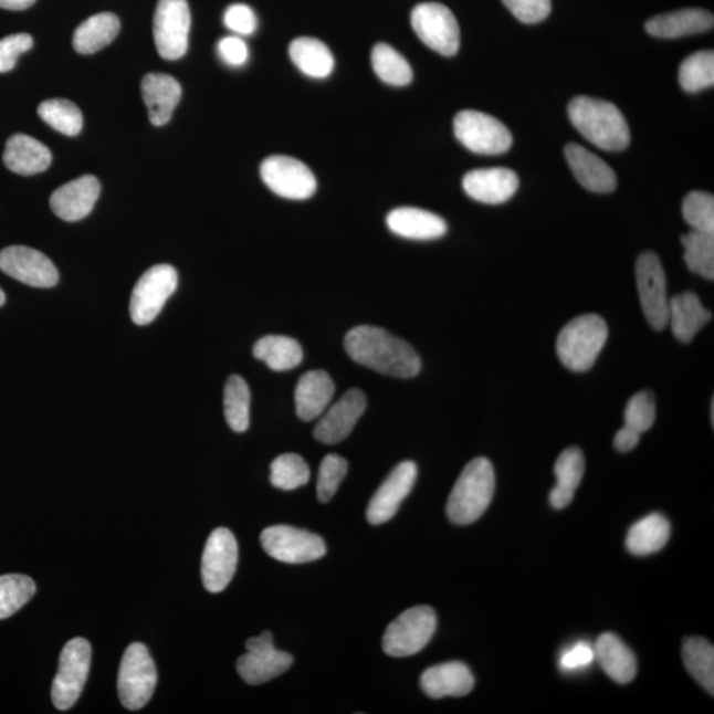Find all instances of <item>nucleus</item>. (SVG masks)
<instances>
[{
    "label": "nucleus",
    "instance_id": "1",
    "mask_svg": "<svg viewBox=\"0 0 714 714\" xmlns=\"http://www.w3.org/2000/svg\"><path fill=\"white\" fill-rule=\"evenodd\" d=\"M345 346L354 361L376 372L401 379L420 374L421 359L416 349L386 329L357 326L347 334Z\"/></svg>",
    "mask_w": 714,
    "mask_h": 714
},
{
    "label": "nucleus",
    "instance_id": "2",
    "mask_svg": "<svg viewBox=\"0 0 714 714\" xmlns=\"http://www.w3.org/2000/svg\"><path fill=\"white\" fill-rule=\"evenodd\" d=\"M573 126L590 144L606 151H622L630 144V129L621 111L608 101L577 97L568 107Z\"/></svg>",
    "mask_w": 714,
    "mask_h": 714
},
{
    "label": "nucleus",
    "instance_id": "3",
    "mask_svg": "<svg viewBox=\"0 0 714 714\" xmlns=\"http://www.w3.org/2000/svg\"><path fill=\"white\" fill-rule=\"evenodd\" d=\"M495 493V471L487 458H475L462 471L449 496L448 516L458 525H468L487 511Z\"/></svg>",
    "mask_w": 714,
    "mask_h": 714
},
{
    "label": "nucleus",
    "instance_id": "4",
    "mask_svg": "<svg viewBox=\"0 0 714 714\" xmlns=\"http://www.w3.org/2000/svg\"><path fill=\"white\" fill-rule=\"evenodd\" d=\"M608 336L609 328L601 316L597 314L577 316L558 335V359L570 370L585 372L595 366Z\"/></svg>",
    "mask_w": 714,
    "mask_h": 714
},
{
    "label": "nucleus",
    "instance_id": "5",
    "mask_svg": "<svg viewBox=\"0 0 714 714\" xmlns=\"http://www.w3.org/2000/svg\"><path fill=\"white\" fill-rule=\"evenodd\" d=\"M435 629V611L429 606H416L403 611L388 626L382 638V650L392 658L413 657L426 649Z\"/></svg>",
    "mask_w": 714,
    "mask_h": 714
},
{
    "label": "nucleus",
    "instance_id": "6",
    "mask_svg": "<svg viewBox=\"0 0 714 714\" xmlns=\"http://www.w3.org/2000/svg\"><path fill=\"white\" fill-rule=\"evenodd\" d=\"M158 675L154 660L143 643L127 647L118 673V696L126 710L138 711L150 702Z\"/></svg>",
    "mask_w": 714,
    "mask_h": 714
},
{
    "label": "nucleus",
    "instance_id": "7",
    "mask_svg": "<svg viewBox=\"0 0 714 714\" xmlns=\"http://www.w3.org/2000/svg\"><path fill=\"white\" fill-rule=\"evenodd\" d=\"M92 649L86 639L74 638L64 645L51 692L59 711H69L76 704L90 675Z\"/></svg>",
    "mask_w": 714,
    "mask_h": 714
},
{
    "label": "nucleus",
    "instance_id": "8",
    "mask_svg": "<svg viewBox=\"0 0 714 714\" xmlns=\"http://www.w3.org/2000/svg\"><path fill=\"white\" fill-rule=\"evenodd\" d=\"M412 27L421 42L442 56L456 55L461 31L454 13L441 3H421L412 11Z\"/></svg>",
    "mask_w": 714,
    "mask_h": 714
},
{
    "label": "nucleus",
    "instance_id": "9",
    "mask_svg": "<svg viewBox=\"0 0 714 714\" xmlns=\"http://www.w3.org/2000/svg\"><path fill=\"white\" fill-rule=\"evenodd\" d=\"M178 282L177 269L171 265L148 269L132 293V321L138 326H146L157 319L168 298L177 292Z\"/></svg>",
    "mask_w": 714,
    "mask_h": 714
},
{
    "label": "nucleus",
    "instance_id": "10",
    "mask_svg": "<svg viewBox=\"0 0 714 714\" xmlns=\"http://www.w3.org/2000/svg\"><path fill=\"white\" fill-rule=\"evenodd\" d=\"M454 133L471 153L501 155L512 146L511 132L500 119L477 111H462L454 118Z\"/></svg>",
    "mask_w": 714,
    "mask_h": 714
},
{
    "label": "nucleus",
    "instance_id": "11",
    "mask_svg": "<svg viewBox=\"0 0 714 714\" xmlns=\"http://www.w3.org/2000/svg\"><path fill=\"white\" fill-rule=\"evenodd\" d=\"M266 554L285 564H305L326 555V544L318 535L290 525H273L261 534Z\"/></svg>",
    "mask_w": 714,
    "mask_h": 714
},
{
    "label": "nucleus",
    "instance_id": "12",
    "mask_svg": "<svg viewBox=\"0 0 714 714\" xmlns=\"http://www.w3.org/2000/svg\"><path fill=\"white\" fill-rule=\"evenodd\" d=\"M190 29L191 11L187 0H159L154 17V40L161 57H183Z\"/></svg>",
    "mask_w": 714,
    "mask_h": 714
},
{
    "label": "nucleus",
    "instance_id": "13",
    "mask_svg": "<svg viewBox=\"0 0 714 714\" xmlns=\"http://www.w3.org/2000/svg\"><path fill=\"white\" fill-rule=\"evenodd\" d=\"M245 647L246 652L238 660V672L248 684L271 682L288 671L294 663L290 653L275 649L271 631L248 639Z\"/></svg>",
    "mask_w": 714,
    "mask_h": 714
},
{
    "label": "nucleus",
    "instance_id": "14",
    "mask_svg": "<svg viewBox=\"0 0 714 714\" xmlns=\"http://www.w3.org/2000/svg\"><path fill=\"white\" fill-rule=\"evenodd\" d=\"M637 282L645 319L655 329L669 326L670 298L662 262L652 252H644L637 261Z\"/></svg>",
    "mask_w": 714,
    "mask_h": 714
},
{
    "label": "nucleus",
    "instance_id": "15",
    "mask_svg": "<svg viewBox=\"0 0 714 714\" xmlns=\"http://www.w3.org/2000/svg\"><path fill=\"white\" fill-rule=\"evenodd\" d=\"M261 178L274 193L290 200H305L316 191L312 170L302 161L285 155H273L262 161Z\"/></svg>",
    "mask_w": 714,
    "mask_h": 714
},
{
    "label": "nucleus",
    "instance_id": "16",
    "mask_svg": "<svg viewBox=\"0 0 714 714\" xmlns=\"http://www.w3.org/2000/svg\"><path fill=\"white\" fill-rule=\"evenodd\" d=\"M239 547L231 531L214 529L208 537L203 558H201V578L204 588L210 592H220L231 584L238 568Z\"/></svg>",
    "mask_w": 714,
    "mask_h": 714
},
{
    "label": "nucleus",
    "instance_id": "17",
    "mask_svg": "<svg viewBox=\"0 0 714 714\" xmlns=\"http://www.w3.org/2000/svg\"><path fill=\"white\" fill-rule=\"evenodd\" d=\"M0 271L22 284L46 288L57 284L59 272L42 252L29 246H9L0 252Z\"/></svg>",
    "mask_w": 714,
    "mask_h": 714
},
{
    "label": "nucleus",
    "instance_id": "18",
    "mask_svg": "<svg viewBox=\"0 0 714 714\" xmlns=\"http://www.w3.org/2000/svg\"><path fill=\"white\" fill-rule=\"evenodd\" d=\"M417 480V464L406 461L397 464L392 473L376 491L367 510L370 524L380 525L392 518L406 497L412 493Z\"/></svg>",
    "mask_w": 714,
    "mask_h": 714
},
{
    "label": "nucleus",
    "instance_id": "19",
    "mask_svg": "<svg viewBox=\"0 0 714 714\" xmlns=\"http://www.w3.org/2000/svg\"><path fill=\"white\" fill-rule=\"evenodd\" d=\"M367 397L360 389L348 390L332 408H327L314 430V437L322 443L336 444L353 433L357 421L366 412Z\"/></svg>",
    "mask_w": 714,
    "mask_h": 714
},
{
    "label": "nucleus",
    "instance_id": "20",
    "mask_svg": "<svg viewBox=\"0 0 714 714\" xmlns=\"http://www.w3.org/2000/svg\"><path fill=\"white\" fill-rule=\"evenodd\" d=\"M101 192L99 181L93 175L74 179L52 193L50 204L53 213L64 221L86 218L96 206Z\"/></svg>",
    "mask_w": 714,
    "mask_h": 714
},
{
    "label": "nucleus",
    "instance_id": "21",
    "mask_svg": "<svg viewBox=\"0 0 714 714\" xmlns=\"http://www.w3.org/2000/svg\"><path fill=\"white\" fill-rule=\"evenodd\" d=\"M518 178L510 168H483L463 178V190L471 199L484 204H503L516 193Z\"/></svg>",
    "mask_w": 714,
    "mask_h": 714
},
{
    "label": "nucleus",
    "instance_id": "22",
    "mask_svg": "<svg viewBox=\"0 0 714 714\" xmlns=\"http://www.w3.org/2000/svg\"><path fill=\"white\" fill-rule=\"evenodd\" d=\"M570 170L579 185L591 192L609 193L617 188V175L601 158L581 145L569 144L565 147Z\"/></svg>",
    "mask_w": 714,
    "mask_h": 714
},
{
    "label": "nucleus",
    "instance_id": "23",
    "mask_svg": "<svg viewBox=\"0 0 714 714\" xmlns=\"http://www.w3.org/2000/svg\"><path fill=\"white\" fill-rule=\"evenodd\" d=\"M420 684L430 699L462 697L473 691L475 679L466 664L450 662L430 666L422 673Z\"/></svg>",
    "mask_w": 714,
    "mask_h": 714
},
{
    "label": "nucleus",
    "instance_id": "24",
    "mask_svg": "<svg viewBox=\"0 0 714 714\" xmlns=\"http://www.w3.org/2000/svg\"><path fill=\"white\" fill-rule=\"evenodd\" d=\"M335 386L325 370H309L296 384L295 408L302 421L318 419L332 402Z\"/></svg>",
    "mask_w": 714,
    "mask_h": 714
},
{
    "label": "nucleus",
    "instance_id": "25",
    "mask_svg": "<svg viewBox=\"0 0 714 714\" xmlns=\"http://www.w3.org/2000/svg\"><path fill=\"white\" fill-rule=\"evenodd\" d=\"M143 96L154 126H164L171 119L181 98L177 80L164 73H148L143 80Z\"/></svg>",
    "mask_w": 714,
    "mask_h": 714
},
{
    "label": "nucleus",
    "instance_id": "26",
    "mask_svg": "<svg viewBox=\"0 0 714 714\" xmlns=\"http://www.w3.org/2000/svg\"><path fill=\"white\" fill-rule=\"evenodd\" d=\"M387 225L397 235L410 240H435L447 234L448 225L440 216L420 208H397L388 214Z\"/></svg>",
    "mask_w": 714,
    "mask_h": 714
},
{
    "label": "nucleus",
    "instance_id": "27",
    "mask_svg": "<svg viewBox=\"0 0 714 714\" xmlns=\"http://www.w3.org/2000/svg\"><path fill=\"white\" fill-rule=\"evenodd\" d=\"M713 13L702 9H685L653 17L645 23V31L660 39L695 35L713 29Z\"/></svg>",
    "mask_w": 714,
    "mask_h": 714
},
{
    "label": "nucleus",
    "instance_id": "28",
    "mask_svg": "<svg viewBox=\"0 0 714 714\" xmlns=\"http://www.w3.org/2000/svg\"><path fill=\"white\" fill-rule=\"evenodd\" d=\"M592 647L598 664L611 680L619 684H628L634 680L638 670L634 652L616 634L606 632Z\"/></svg>",
    "mask_w": 714,
    "mask_h": 714
},
{
    "label": "nucleus",
    "instance_id": "29",
    "mask_svg": "<svg viewBox=\"0 0 714 714\" xmlns=\"http://www.w3.org/2000/svg\"><path fill=\"white\" fill-rule=\"evenodd\" d=\"M3 161L10 171L19 175H36L51 166L50 148L25 134H15L7 140Z\"/></svg>",
    "mask_w": 714,
    "mask_h": 714
},
{
    "label": "nucleus",
    "instance_id": "30",
    "mask_svg": "<svg viewBox=\"0 0 714 714\" xmlns=\"http://www.w3.org/2000/svg\"><path fill=\"white\" fill-rule=\"evenodd\" d=\"M711 319L712 313L695 293L685 292L670 300L669 326L680 342L690 343Z\"/></svg>",
    "mask_w": 714,
    "mask_h": 714
},
{
    "label": "nucleus",
    "instance_id": "31",
    "mask_svg": "<svg viewBox=\"0 0 714 714\" xmlns=\"http://www.w3.org/2000/svg\"><path fill=\"white\" fill-rule=\"evenodd\" d=\"M584 473L585 458L581 450L569 448L558 456L555 464L557 484L549 496L552 507L556 510L568 507L582 481Z\"/></svg>",
    "mask_w": 714,
    "mask_h": 714
},
{
    "label": "nucleus",
    "instance_id": "32",
    "mask_svg": "<svg viewBox=\"0 0 714 714\" xmlns=\"http://www.w3.org/2000/svg\"><path fill=\"white\" fill-rule=\"evenodd\" d=\"M120 22L111 12L97 13L77 27L73 35V46L81 55H93L109 45L117 38Z\"/></svg>",
    "mask_w": 714,
    "mask_h": 714
},
{
    "label": "nucleus",
    "instance_id": "33",
    "mask_svg": "<svg viewBox=\"0 0 714 714\" xmlns=\"http://www.w3.org/2000/svg\"><path fill=\"white\" fill-rule=\"evenodd\" d=\"M288 53L296 69L308 77L326 78L334 71L335 60L333 53L318 39H295L290 44Z\"/></svg>",
    "mask_w": 714,
    "mask_h": 714
},
{
    "label": "nucleus",
    "instance_id": "34",
    "mask_svg": "<svg viewBox=\"0 0 714 714\" xmlns=\"http://www.w3.org/2000/svg\"><path fill=\"white\" fill-rule=\"evenodd\" d=\"M671 525L669 518L652 514L642 518L629 531L626 547L636 556L657 554L669 543Z\"/></svg>",
    "mask_w": 714,
    "mask_h": 714
},
{
    "label": "nucleus",
    "instance_id": "35",
    "mask_svg": "<svg viewBox=\"0 0 714 714\" xmlns=\"http://www.w3.org/2000/svg\"><path fill=\"white\" fill-rule=\"evenodd\" d=\"M255 359L277 372L298 367L303 360V351L298 342L282 335H267L255 343L253 348Z\"/></svg>",
    "mask_w": 714,
    "mask_h": 714
},
{
    "label": "nucleus",
    "instance_id": "36",
    "mask_svg": "<svg viewBox=\"0 0 714 714\" xmlns=\"http://www.w3.org/2000/svg\"><path fill=\"white\" fill-rule=\"evenodd\" d=\"M686 671L711 695L714 693V649L704 638H686L683 643Z\"/></svg>",
    "mask_w": 714,
    "mask_h": 714
},
{
    "label": "nucleus",
    "instance_id": "37",
    "mask_svg": "<svg viewBox=\"0 0 714 714\" xmlns=\"http://www.w3.org/2000/svg\"><path fill=\"white\" fill-rule=\"evenodd\" d=\"M224 413L229 428L244 433L251 423V390L241 376L229 377L224 390Z\"/></svg>",
    "mask_w": 714,
    "mask_h": 714
},
{
    "label": "nucleus",
    "instance_id": "38",
    "mask_svg": "<svg viewBox=\"0 0 714 714\" xmlns=\"http://www.w3.org/2000/svg\"><path fill=\"white\" fill-rule=\"evenodd\" d=\"M374 71L384 83L393 86H406L412 83V66L388 44H377L372 51Z\"/></svg>",
    "mask_w": 714,
    "mask_h": 714
},
{
    "label": "nucleus",
    "instance_id": "39",
    "mask_svg": "<svg viewBox=\"0 0 714 714\" xmlns=\"http://www.w3.org/2000/svg\"><path fill=\"white\" fill-rule=\"evenodd\" d=\"M39 117L53 130L74 137L83 130V113L70 99H46L38 107Z\"/></svg>",
    "mask_w": 714,
    "mask_h": 714
},
{
    "label": "nucleus",
    "instance_id": "40",
    "mask_svg": "<svg viewBox=\"0 0 714 714\" xmlns=\"http://www.w3.org/2000/svg\"><path fill=\"white\" fill-rule=\"evenodd\" d=\"M684 260L690 271L714 280V233L692 231L682 239Z\"/></svg>",
    "mask_w": 714,
    "mask_h": 714
},
{
    "label": "nucleus",
    "instance_id": "41",
    "mask_svg": "<svg viewBox=\"0 0 714 714\" xmlns=\"http://www.w3.org/2000/svg\"><path fill=\"white\" fill-rule=\"evenodd\" d=\"M679 83L685 92L697 93L714 84V52L700 51L686 57L679 71Z\"/></svg>",
    "mask_w": 714,
    "mask_h": 714
},
{
    "label": "nucleus",
    "instance_id": "42",
    "mask_svg": "<svg viewBox=\"0 0 714 714\" xmlns=\"http://www.w3.org/2000/svg\"><path fill=\"white\" fill-rule=\"evenodd\" d=\"M35 592L36 585L29 576H0V619L15 615Z\"/></svg>",
    "mask_w": 714,
    "mask_h": 714
},
{
    "label": "nucleus",
    "instance_id": "43",
    "mask_svg": "<svg viewBox=\"0 0 714 714\" xmlns=\"http://www.w3.org/2000/svg\"><path fill=\"white\" fill-rule=\"evenodd\" d=\"M308 481V464L298 454H282L273 461L271 482L274 487L292 491L305 486Z\"/></svg>",
    "mask_w": 714,
    "mask_h": 714
},
{
    "label": "nucleus",
    "instance_id": "44",
    "mask_svg": "<svg viewBox=\"0 0 714 714\" xmlns=\"http://www.w3.org/2000/svg\"><path fill=\"white\" fill-rule=\"evenodd\" d=\"M683 216L693 231L714 233L713 195L693 191L686 195L683 203Z\"/></svg>",
    "mask_w": 714,
    "mask_h": 714
},
{
    "label": "nucleus",
    "instance_id": "45",
    "mask_svg": "<svg viewBox=\"0 0 714 714\" xmlns=\"http://www.w3.org/2000/svg\"><path fill=\"white\" fill-rule=\"evenodd\" d=\"M348 473V463L345 458L336 454H329L321 463L318 486V500L322 503H328L338 493L340 483Z\"/></svg>",
    "mask_w": 714,
    "mask_h": 714
},
{
    "label": "nucleus",
    "instance_id": "46",
    "mask_svg": "<svg viewBox=\"0 0 714 714\" xmlns=\"http://www.w3.org/2000/svg\"><path fill=\"white\" fill-rule=\"evenodd\" d=\"M657 419L655 397L649 390L632 396L624 410V426L643 434Z\"/></svg>",
    "mask_w": 714,
    "mask_h": 714
},
{
    "label": "nucleus",
    "instance_id": "47",
    "mask_svg": "<svg viewBox=\"0 0 714 714\" xmlns=\"http://www.w3.org/2000/svg\"><path fill=\"white\" fill-rule=\"evenodd\" d=\"M505 7L523 23L535 24L547 19L552 0H502Z\"/></svg>",
    "mask_w": 714,
    "mask_h": 714
},
{
    "label": "nucleus",
    "instance_id": "48",
    "mask_svg": "<svg viewBox=\"0 0 714 714\" xmlns=\"http://www.w3.org/2000/svg\"><path fill=\"white\" fill-rule=\"evenodd\" d=\"M32 45L33 39L29 33H17L0 40V73L15 69L19 56L30 51Z\"/></svg>",
    "mask_w": 714,
    "mask_h": 714
},
{
    "label": "nucleus",
    "instance_id": "49",
    "mask_svg": "<svg viewBox=\"0 0 714 714\" xmlns=\"http://www.w3.org/2000/svg\"><path fill=\"white\" fill-rule=\"evenodd\" d=\"M224 24L238 36L253 35L259 20L251 7L242 3L229 6L224 13Z\"/></svg>",
    "mask_w": 714,
    "mask_h": 714
},
{
    "label": "nucleus",
    "instance_id": "50",
    "mask_svg": "<svg viewBox=\"0 0 714 714\" xmlns=\"http://www.w3.org/2000/svg\"><path fill=\"white\" fill-rule=\"evenodd\" d=\"M219 56L229 66H242L248 62V45L240 36H227L218 44Z\"/></svg>",
    "mask_w": 714,
    "mask_h": 714
},
{
    "label": "nucleus",
    "instance_id": "51",
    "mask_svg": "<svg viewBox=\"0 0 714 714\" xmlns=\"http://www.w3.org/2000/svg\"><path fill=\"white\" fill-rule=\"evenodd\" d=\"M595 647L589 643H578L565 651L560 658V669L563 671H576L586 669L595 662Z\"/></svg>",
    "mask_w": 714,
    "mask_h": 714
},
{
    "label": "nucleus",
    "instance_id": "52",
    "mask_svg": "<svg viewBox=\"0 0 714 714\" xmlns=\"http://www.w3.org/2000/svg\"><path fill=\"white\" fill-rule=\"evenodd\" d=\"M641 435L637 430L624 426L615 438V447L621 453H629L638 447Z\"/></svg>",
    "mask_w": 714,
    "mask_h": 714
},
{
    "label": "nucleus",
    "instance_id": "53",
    "mask_svg": "<svg viewBox=\"0 0 714 714\" xmlns=\"http://www.w3.org/2000/svg\"><path fill=\"white\" fill-rule=\"evenodd\" d=\"M36 0H0V7L4 10L22 11L30 9Z\"/></svg>",
    "mask_w": 714,
    "mask_h": 714
},
{
    "label": "nucleus",
    "instance_id": "54",
    "mask_svg": "<svg viewBox=\"0 0 714 714\" xmlns=\"http://www.w3.org/2000/svg\"><path fill=\"white\" fill-rule=\"evenodd\" d=\"M6 302V294L2 288H0V306H3Z\"/></svg>",
    "mask_w": 714,
    "mask_h": 714
}]
</instances>
